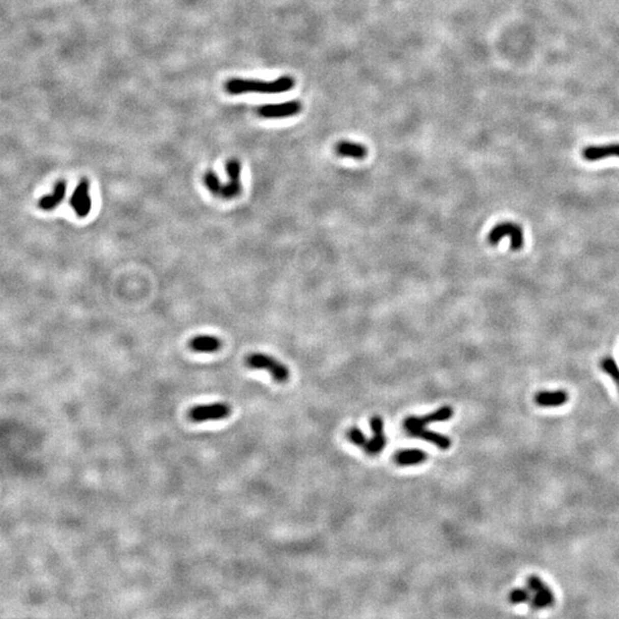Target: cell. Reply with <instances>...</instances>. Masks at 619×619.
Masks as SVG:
<instances>
[{
	"mask_svg": "<svg viewBox=\"0 0 619 619\" xmlns=\"http://www.w3.org/2000/svg\"><path fill=\"white\" fill-rule=\"evenodd\" d=\"M295 88V79L291 76H281L275 80H259L245 78H231L225 83L224 89L230 95H241L247 93L279 94L289 92Z\"/></svg>",
	"mask_w": 619,
	"mask_h": 619,
	"instance_id": "6da1fadb",
	"label": "cell"
},
{
	"mask_svg": "<svg viewBox=\"0 0 619 619\" xmlns=\"http://www.w3.org/2000/svg\"><path fill=\"white\" fill-rule=\"evenodd\" d=\"M245 366L251 370H263L270 373L272 379L276 383H286L290 377L289 368L285 363L280 362L268 354L254 352L248 354L244 359Z\"/></svg>",
	"mask_w": 619,
	"mask_h": 619,
	"instance_id": "7a4b0ae2",
	"label": "cell"
},
{
	"mask_svg": "<svg viewBox=\"0 0 619 619\" xmlns=\"http://www.w3.org/2000/svg\"><path fill=\"white\" fill-rule=\"evenodd\" d=\"M232 413L230 405L225 403H213L208 405H198L188 411V418L193 422L218 421L229 417Z\"/></svg>",
	"mask_w": 619,
	"mask_h": 619,
	"instance_id": "3957f363",
	"label": "cell"
},
{
	"mask_svg": "<svg viewBox=\"0 0 619 619\" xmlns=\"http://www.w3.org/2000/svg\"><path fill=\"white\" fill-rule=\"evenodd\" d=\"M504 236L511 238V247L513 250H520L523 248L524 244V234L520 225L514 224V222H500L495 225L488 236L489 243L495 245L499 243V241Z\"/></svg>",
	"mask_w": 619,
	"mask_h": 619,
	"instance_id": "277c9868",
	"label": "cell"
},
{
	"mask_svg": "<svg viewBox=\"0 0 619 619\" xmlns=\"http://www.w3.org/2000/svg\"><path fill=\"white\" fill-rule=\"evenodd\" d=\"M302 109V103L297 100H291V101L280 103L262 104L257 108V114L267 120H279V118H288L298 115Z\"/></svg>",
	"mask_w": 619,
	"mask_h": 619,
	"instance_id": "5b68a950",
	"label": "cell"
},
{
	"mask_svg": "<svg viewBox=\"0 0 619 619\" xmlns=\"http://www.w3.org/2000/svg\"><path fill=\"white\" fill-rule=\"evenodd\" d=\"M241 171L242 164L238 158H230L226 163V172L229 176V183L222 185L219 198L224 200H233L240 196L242 193V183H241Z\"/></svg>",
	"mask_w": 619,
	"mask_h": 619,
	"instance_id": "8992f818",
	"label": "cell"
},
{
	"mask_svg": "<svg viewBox=\"0 0 619 619\" xmlns=\"http://www.w3.org/2000/svg\"><path fill=\"white\" fill-rule=\"evenodd\" d=\"M453 414L454 409L452 407L443 406L436 409L435 412L427 414L425 416H408L405 418L403 426L405 431L408 434V432L418 429V428H425L427 425H429V423L448 421L449 418H452Z\"/></svg>",
	"mask_w": 619,
	"mask_h": 619,
	"instance_id": "52a82bcc",
	"label": "cell"
},
{
	"mask_svg": "<svg viewBox=\"0 0 619 619\" xmlns=\"http://www.w3.org/2000/svg\"><path fill=\"white\" fill-rule=\"evenodd\" d=\"M70 206L79 218L89 216L92 209V200L90 196V183L86 178H81L76 186L70 198Z\"/></svg>",
	"mask_w": 619,
	"mask_h": 619,
	"instance_id": "ba28073f",
	"label": "cell"
},
{
	"mask_svg": "<svg viewBox=\"0 0 619 619\" xmlns=\"http://www.w3.org/2000/svg\"><path fill=\"white\" fill-rule=\"evenodd\" d=\"M371 428L373 431V437L368 439L363 451L368 455H379L386 446V437L384 434V422L383 418L375 415L371 418Z\"/></svg>",
	"mask_w": 619,
	"mask_h": 619,
	"instance_id": "9c48e42d",
	"label": "cell"
},
{
	"mask_svg": "<svg viewBox=\"0 0 619 619\" xmlns=\"http://www.w3.org/2000/svg\"><path fill=\"white\" fill-rule=\"evenodd\" d=\"M221 347V341L212 335H198L188 342V348L199 353H215L219 351Z\"/></svg>",
	"mask_w": 619,
	"mask_h": 619,
	"instance_id": "30bf717a",
	"label": "cell"
},
{
	"mask_svg": "<svg viewBox=\"0 0 619 619\" xmlns=\"http://www.w3.org/2000/svg\"><path fill=\"white\" fill-rule=\"evenodd\" d=\"M335 153L340 157L353 158V160H363L367 157L368 149L365 146L354 141L342 140L335 145Z\"/></svg>",
	"mask_w": 619,
	"mask_h": 619,
	"instance_id": "8fae6325",
	"label": "cell"
},
{
	"mask_svg": "<svg viewBox=\"0 0 619 619\" xmlns=\"http://www.w3.org/2000/svg\"><path fill=\"white\" fill-rule=\"evenodd\" d=\"M610 156L619 157V144L588 146V147L582 149V157L589 162L600 161Z\"/></svg>",
	"mask_w": 619,
	"mask_h": 619,
	"instance_id": "7c38bea8",
	"label": "cell"
},
{
	"mask_svg": "<svg viewBox=\"0 0 619 619\" xmlns=\"http://www.w3.org/2000/svg\"><path fill=\"white\" fill-rule=\"evenodd\" d=\"M66 193H67V181H65V180L57 181V184L54 185L53 193L45 195V196H43L38 201L39 209H42V210H44V211L54 210V209L58 208L59 204L63 201V199L66 198Z\"/></svg>",
	"mask_w": 619,
	"mask_h": 619,
	"instance_id": "4fadbf2b",
	"label": "cell"
},
{
	"mask_svg": "<svg viewBox=\"0 0 619 619\" xmlns=\"http://www.w3.org/2000/svg\"><path fill=\"white\" fill-rule=\"evenodd\" d=\"M408 435L411 437H414V438L429 441V443H432L438 448L444 449V451L448 449L451 447V445H452V440H451L449 437L445 436L443 434H439V432L428 430V429H426V427L418 428V429L408 432Z\"/></svg>",
	"mask_w": 619,
	"mask_h": 619,
	"instance_id": "5bb4252c",
	"label": "cell"
},
{
	"mask_svg": "<svg viewBox=\"0 0 619 619\" xmlns=\"http://www.w3.org/2000/svg\"><path fill=\"white\" fill-rule=\"evenodd\" d=\"M428 460L427 452L417 448H409V449H402L398 451L395 454V461L398 466L408 467V466H417Z\"/></svg>",
	"mask_w": 619,
	"mask_h": 619,
	"instance_id": "9a60e30c",
	"label": "cell"
},
{
	"mask_svg": "<svg viewBox=\"0 0 619 619\" xmlns=\"http://www.w3.org/2000/svg\"><path fill=\"white\" fill-rule=\"evenodd\" d=\"M536 404L541 407H558L569 400V395L564 390L543 391L536 395Z\"/></svg>",
	"mask_w": 619,
	"mask_h": 619,
	"instance_id": "2e32d148",
	"label": "cell"
},
{
	"mask_svg": "<svg viewBox=\"0 0 619 619\" xmlns=\"http://www.w3.org/2000/svg\"><path fill=\"white\" fill-rule=\"evenodd\" d=\"M527 587H529V589L532 592L533 594H538L544 596V598L548 599L554 602L555 601V596L553 594L552 589H549L547 586L544 584V581L540 579L539 577L537 576H531L527 578Z\"/></svg>",
	"mask_w": 619,
	"mask_h": 619,
	"instance_id": "e0dca14e",
	"label": "cell"
},
{
	"mask_svg": "<svg viewBox=\"0 0 619 619\" xmlns=\"http://www.w3.org/2000/svg\"><path fill=\"white\" fill-rule=\"evenodd\" d=\"M203 180H204V185L207 186V188L210 190L213 195L219 196L222 184L220 183V180H219V178H218L216 172H213L212 170L207 171L206 175H204V177H203Z\"/></svg>",
	"mask_w": 619,
	"mask_h": 619,
	"instance_id": "ac0fdd59",
	"label": "cell"
},
{
	"mask_svg": "<svg viewBox=\"0 0 619 619\" xmlns=\"http://www.w3.org/2000/svg\"><path fill=\"white\" fill-rule=\"evenodd\" d=\"M601 368H602L603 372L607 373L608 375L611 376V379L616 382V383L619 384V367L612 358H603L602 361H601Z\"/></svg>",
	"mask_w": 619,
	"mask_h": 619,
	"instance_id": "d6986e66",
	"label": "cell"
},
{
	"mask_svg": "<svg viewBox=\"0 0 619 619\" xmlns=\"http://www.w3.org/2000/svg\"><path fill=\"white\" fill-rule=\"evenodd\" d=\"M531 593L532 592L530 589L526 588H516L513 589L511 592V594H509V601H511L512 604H522V603H526L529 602L531 600Z\"/></svg>",
	"mask_w": 619,
	"mask_h": 619,
	"instance_id": "ffe728a7",
	"label": "cell"
},
{
	"mask_svg": "<svg viewBox=\"0 0 619 619\" xmlns=\"http://www.w3.org/2000/svg\"><path fill=\"white\" fill-rule=\"evenodd\" d=\"M348 438L350 439V441H351V443H353L354 445L358 446V447H361L362 449H363V447H365L366 444H367V441H368V439H367V437L365 436V434H363V432L360 429H359L358 427L350 428L349 431H348Z\"/></svg>",
	"mask_w": 619,
	"mask_h": 619,
	"instance_id": "44dd1931",
	"label": "cell"
}]
</instances>
